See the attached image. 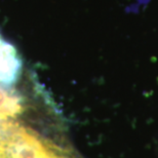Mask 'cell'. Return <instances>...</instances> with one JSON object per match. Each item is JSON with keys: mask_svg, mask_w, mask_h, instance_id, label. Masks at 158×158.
Masks as SVG:
<instances>
[{"mask_svg": "<svg viewBox=\"0 0 158 158\" xmlns=\"http://www.w3.org/2000/svg\"><path fill=\"white\" fill-rule=\"evenodd\" d=\"M24 111L23 98L0 86V120L15 119Z\"/></svg>", "mask_w": 158, "mask_h": 158, "instance_id": "3", "label": "cell"}, {"mask_svg": "<svg viewBox=\"0 0 158 158\" xmlns=\"http://www.w3.org/2000/svg\"><path fill=\"white\" fill-rule=\"evenodd\" d=\"M0 158H82L68 142L53 141L15 119L0 120Z\"/></svg>", "mask_w": 158, "mask_h": 158, "instance_id": "1", "label": "cell"}, {"mask_svg": "<svg viewBox=\"0 0 158 158\" xmlns=\"http://www.w3.org/2000/svg\"><path fill=\"white\" fill-rule=\"evenodd\" d=\"M23 67V59L17 48L0 37V86H14L21 78Z\"/></svg>", "mask_w": 158, "mask_h": 158, "instance_id": "2", "label": "cell"}]
</instances>
